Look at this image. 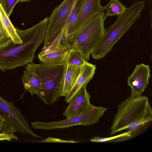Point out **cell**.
<instances>
[{"label":"cell","mask_w":152,"mask_h":152,"mask_svg":"<svg viewBox=\"0 0 152 152\" xmlns=\"http://www.w3.org/2000/svg\"><path fill=\"white\" fill-rule=\"evenodd\" d=\"M69 49L63 45L48 48L42 50L38 55V58L42 63L49 64L65 63Z\"/></svg>","instance_id":"cell-13"},{"label":"cell","mask_w":152,"mask_h":152,"mask_svg":"<svg viewBox=\"0 0 152 152\" xmlns=\"http://www.w3.org/2000/svg\"><path fill=\"white\" fill-rule=\"evenodd\" d=\"M48 22L47 17L28 29L16 28L23 42L15 43L10 39L0 45V71L22 66L33 60L36 50L44 41Z\"/></svg>","instance_id":"cell-1"},{"label":"cell","mask_w":152,"mask_h":152,"mask_svg":"<svg viewBox=\"0 0 152 152\" xmlns=\"http://www.w3.org/2000/svg\"><path fill=\"white\" fill-rule=\"evenodd\" d=\"M66 66L65 63L52 65L31 62L26 64V70L34 72L40 79V89L37 95L45 104L51 105L61 96Z\"/></svg>","instance_id":"cell-2"},{"label":"cell","mask_w":152,"mask_h":152,"mask_svg":"<svg viewBox=\"0 0 152 152\" xmlns=\"http://www.w3.org/2000/svg\"><path fill=\"white\" fill-rule=\"evenodd\" d=\"M96 66L86 61L81 67L80 71L74 85L65 96V100L68 103L92 79L95 73Z\"/></svg>","instance_id":"cell-10"},{"label":"cell","mask_w":152,"mask_h":152,"mask_svg":"<svg viewBox=\"0 0 152 152\" xmlns=\"http://www.w3.org/2000/svg\"><path fill=\"white\" fill-rule=\"evenodd\" d=\"M81 67L77 66L66 65L64 83L61 96H65L71 89L78 77Z\"/></svg>","instance_id":"cell-16"},{"label":"cell","mask_w":152,"mask_h":152,"mask_svg":"<svg viewBox=\"0 0 152 152\" xmlns=\"http://www.w3.org/2000/svg\"><path fill=\"white\" fill-rule=\"evenodd\" d=\"M0 20L9 37L15 43H21L22 41L0 4Z\"/></svg>","instance_id":"cell-17"},{"label":"cell","mask_w":152,"mask_h":152,"mask_svg":"<svg viewBox=\"0 0 152 152\" xmlns=\"http://www.w3.org/2000/svg\"><path fill=\"white\" fill-rule=\"evenodd\" d=\"M11 39L5 31L0 20V45Z\"/></svg>","instance_id":"cell-23"},{"label":"cell","mask_w":152,"mask_h":152,"mask_svg":"<svg viewBox=\"0 0 152 152\" xmlns=\"http://www.w3.org/2000/svg\"><path fill=\"white\" fill-rule=\"evenodd\" d=\"M106 18L104 11L98 14L75 33L71 48L78 51L86 61L103 36Z\"/></svg>","instance_id":"cell-5"},{"label":"cell","mask_w":152,"mask_h":152,"mask_svg":"<svg viewBox=\"0 0 152 152\" xmlns=\"http://www.w3.org/2000/svg\"><path fill=\"white\" fill-rule=\"evenodd\" d=\"M19 0H0V4L5 12L9 17L13 8Z\"/></svg>","instance_id":"cell-22"},{"label":"cell","mask_w":152,"mask_h":152,"mask_svg":"<svg viewBox=\"0 0 152 152\" xmlns=\"http://www.w3.org/2000/svg\"><path fill=\"white\" fill-rule=\"evenodd\" d=\"M13 139H17V137L13 133L6 134L3 133H0V140H11Z\"/></svg>","instance_id":"cell-24"},{"label":"cell","mask_w":152,"mask_h":152,"mask_svg":"<svg viewBox=\"0 0 152 152\" xmlns=\"http://www.w3.org/2000/svg\"><path fill=\"white\" fill-rule=\"evenodd\" d=\"M103 7L106 17L114 15L119 16L121 15L127 7H125L118 0H111Z\"/></svg>","instance_id":"cell-18"},{"label":"cell","mask_w":152,"mask_h":152,"mask_svg":"<svg viewBox=\"0 0 152 152\" xmlns=\"http://www.w3.org/2000/svg\"><path fill=\"white\" fill-rule=\"evenodd\" d=\"M107 110L105 107L96 106L91 103L82 113L65 119L49 122L36 121L31 124L34 129L45 130L64 129L78 125H91L98 122Z\"/></svg>","instance_id":"cell-7"},{"label":"cell","mask_w":152,"mask_h":152,"mask_svg":"<svg viewBox=\"0 0 152 152\" xmlns=\"http://www.w3.org/2000/svg\"><path fill=\"white\" fill-rule=\"evenodd\" d=\"M22 81L24 88L31 95H37L40 88V81L37 75L34 72L26 70L23 71Z\"/></svg>","instance_id":"cell-15"},{"label":"cell","mask_w":152,"mask_h":152,"mask_svg":"<svg viewBox=\"0 0 152 152\" xmlns=\"http://www.w3.org/2000/svg\"><path fill=\"white\" fill-rule=\"evenodd\" d=\"M85 87L69 102L63 115L66 118L79 114L84 111L91 103V96Z\"/></svg>","instance_id":"cell-12"},{"label":"cell","mask_w":152,"mask_h":152,"mask_svg":"<svg viewBox=\"0 0 152 152\" xmlns=\"http://www.w3.org/2000/svg\"><path fill=\"white\" fill-rule=\"evenodd\" d=\"M84 0H77L64 27L62 38V39H63L62 43L63 45L69 49L72 44L75 33V24Z\"/></svg>","instance_id":"cell-14"},{"label":"cell","mask_w":152,"mask_h":152,"mask_svg":"<svg viewBox=\"0 0 152 152\" xmlns=\"http://www.w3.org/2000/svg\"><path fill=\"white\" fill-rule=\"evenodd\" d=\"M30 0H19L18 2H22L24 1H28Z\"/></svg>","instance_id":"cell-25"},{"label":"cell","mask_w":152,"mask_h":152,"mask_svg":"<svg viewBox=\"0 0 152 152\" xmlns=\"http://www.w3.org/2000/svg\"><path fill=\"white\" fill-rule=\"evenodd\" d=\"M150 77L149 65L142 63L137 65L127 79L128 85L131 88L132 92L142 95L148 84Z\"/></svg>","instance_id":"cell-9"},{"label":"cell","mask_w":152,"mask_h":152,"mask_svg":"<svg viewBox=\"0 0 152 152\" xmlns=\"http://www.w3.org/2000/svg\"><path fill=\"white\" fill-rule=\"evenodd\" d=\"M145 3L138 1L126 8L115 22L105 29L99 44L92 53L93 58L98 60L104 57L110 52L114 45L140 17Z\"/></svg>","instance_id":"cell-3"},{"label":"cell","mask_w":152,"mask_h":152,"mask_svg":"<svg viewBox=\"0 0 152 152\" xmlns=\"http://www.w3.org/2000/svg\"><path fill=\"white\" fill-rule=\"evenodd\" d=\"M0 131L6 134L15 132L40 137L31 129L27 121L20 111L0 96Z\"/></svg>","instance_id":"cell-8"},{"label":"cell","mask_w":152,"mask_h":152,"mask_svg":"<svg viewBox=\"0 0 152 152\" xmlns=\"http://www.w3.org/2000/svg\"><path fill=\"white\" fill-rule=\"evenodd\" d=\"M77 0H64L48 18L44 45L42 50L61 44L64 27Z\"/></svg>","instance_id":"cell-6"},{"label":"cell","mask_w":152,"mask_h":152,"mask_svg":"<svg viewBox=\"0 0 152 152\" xmlns=\"http://www.w3.org/2000/svg\"><path fill=\"white\" fill-rule=\"evenodd\" d=\"M152 116L148 97L132 92L118 106V110L110 129L113 135L124 130L129 124L142 118Z\"/></svg>","instance_id":"cell-4"},{"label":"cell","mask_w":152,"mask_h":152,"mask_svg":"<svg viewBox=\"0 0 152 152\" xmlns=\"http://www.w3.org/2000/svg\"><path fill=\"white\" fill-rule=\"evenodd\" d=\"M132 133V131H127L124 133L108 137H101L98 136H94L91 139L90 141L95 142H105L121 138L130 137Z\"/></svg>","instance_id":"cell-21"},{"label":"cell","mask_w":152,"mask_h":152,"mask_svg":"<svg viewBox=\"0 0 152 152\" xmlns=\"http://www.w3.org/2000/svg\"><path fill=\"white\" fill-rule=\"evenodd\" d=\"M86 60L82 55L75 49L70 48L65 63L66 65L77 66L81 67Z\"/></svg>","instance_id":"cell-19"},{"label":"cell","mask_w":152,"mask_h":152,"mask_svg":"<svg viewBox=\"0 0 152 152\" xmlns=\"http://www.w3.org/2000/svg\"><path fill=\"white\" fill-rule=\"evenodd\" d=\"M152 121V116L142 118L129 124L125 128L124 130L132 131V133L135 130L147 125Z\"/></svg>","instance_id":"cell-20"},{"label":"cell","mask_w":152,"mask_h":152,"mask_svg":"<svg viewBox=\"0 0 152 152\" xmlns=\"http://www.w3.org/2000/svg\"><path fill=\"white\" fill-rule=\"evenodd\" d=\"M100 0H84L75 24V32L94 16L104 12Z\"/></svg>","instance_id":"cell-11"}]
</instances>
